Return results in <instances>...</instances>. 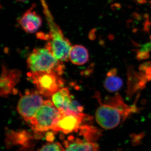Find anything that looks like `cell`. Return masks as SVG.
I'll use <instances>...</instances> for the list:
<instances>
[{"label":"cell","mask_w":151,"mask_h":151,"mask_svg":"<svg viewBox=\"0 0 151 151\" xmlns=\"http://www.w3.org/2000/svg\"><path fill=\"white\" fill-rule=\"evenodd\" d=\"M30 72H54L60 76L64 73L63 63L58 60L47 49L33 50L27 59Z\"/></svg>","instance_id":"obj_1"},{"label":"cell","mask_w":151,"mask_h":151,"mask_svg":"<svg viewBox=\"0 0 151 151\" xmlns=\"http://www.w3.org/2000/svg\"><path fill=\"white\" fill-rule=\"evenodd\" d=\"M61 115L52 101L45 100L29 123L33 131L36 134H40L52 130Z\"/></svg>","instance_id":"obj_2"},{"label":"cell","mask_w":151,"mask_h":151,"mask_svg":"<svg viewBox=\"0 0 151 151\" xmlns=\"http://www.w3.org/2000/svg\"><path fill=\"white\" fill-rule=\"evenodd\" d=\"M51 24L50 31L47 34L48 42L45 44V47L58 60L66 62L69 60V53L72 46L59 27L55 24Z\"/></svg>","instance_id":"obj_3"},{"label":"cell","mask_w":151,"mask_h":151,"mask_svg":"<svg viewBox=\"0 0 151 151\" xmlns=\"http://www.w3.org/2000/svg\"><path fill=\"white\" fill-rule=\"evenodd\" d=\"M27 75L38 92L44 97H51L64 85L60 76L54 72H29Z\"/></svg>","instance_id":"obj_4"},{"label":"cell","mask_w":151,"mask_h":151,"mask_svg":"<svg viewBox=\"0 0 151 151\" xmlns=\"http://www.w3.org/2000/svg\"><path fill=\"white\" fill-rule=\"evenodd\" d=\"M100 106L95 113V119L100 127L105 129H111L118 127L126 119L121 111L112 105L103 103L97 94Z\"/></svg>","instance_id":"obj_5"},{"label":"cell","mask_w":151,"mask_h":151,"mask_svg":"<svg viewBox=\"0 0 151 151\" xmlns=\"http://www.w3.org/2000/svg\"><path fill=\"white\" fill-rule=\"evenodd\" d=\"M44 101L37 91L27 90L19 100L17 110L25 121L29 123Z\"/></svg>","instance_id":"obj_6"},{"label":"cell","mask_w":151,"mask_h":151,"mask_svg":"<svg viewBox=\"0 0 151 151\" xmlns=\"http://www.w3.org/2000/svg\"><path fill=\"white\" fill-rule=\"evenodd\" d=\"M90 116L85 115L76 114L68 110L61 115V117L52 129L55 132H62L65 134L78 132L84 121L91 120Z\"/></svg>","instance_id":"obj_7"},{"label":"cell","mask_w":151,"mask_h":151,"mask_svg":"<svg viewBox=\"0 0 151 151\" xmlns=\"http://www.w3.org/2000/svg\"><path fill=\"white\" fill-rule=\"evenodd\" d=\"M35 4H33L17 20L22 29L28 33L36 32L42 25V18L35 10Z\"/></svg>","instance_id":"obj_8"},{"label":"cell","mask_w":151,"mask_h":151,"mask_svg":"<svg viewBox=\"0 0 151 151\" xmlns=\"http://www.w3.org/2000/svg\"><path fill=\"white\" fill-rule=\"evenodd\" d=\"M20 70L9 69L5 65L2 66L1 78V95L6 97L14 91V88L20 80Z\"/></svg>","instance_id":"obj_9"},{"label":"cell","mask_w":151,"mask_h":151,"mask_svg":"<svg viewBox=\"0 0 151 151\" xmlns=\"http://www.w3.org/2000/svg\"><path fill=\"white\" fill-rule=\"evenodd\" d=\"M65 151H99L97 143L70 136L63 145Z\"/></svg>","instance_id":"obj_10"},{"label":"cell","mask_w":151,"mask_h":151,"mask_svg":"<svg viewBox=\"0 0 151 151\" xmlns=\"http://www.w3.org/2000/svg\"><path fill=\"white\" fill-rule=\"evenodd\" d=\"M104 103L112 105L119 109L123 113L125 119L131 114L136 113L138 111V108L136 107V105L129 106L125 103L122 96L119 93H117L114 96L106 97L104 100Z\"/></svg>","instance_id":"obj_11"},{"label":"cell","mask_w":151,"mask_h":151,"mask_svg":"<svg viewBox=\"0 0 151 151\" xmlns=\"http://www.w3.org/2000/svg\"><path fill=\"white\" fill-rule=\"evenodd\" d=\"M52 101L61 114L68 110L72 100L70 92L66 88H62L51 96Z\"/></svg>","instance_id":"obj_12"},{"label":"cell","mask_w":151,"mask_h":151,"mask_svg":"<svg viewBox=\"0 0 151 151\" xmlns=\"http://www.w3.org/2000/svg\"><path fill=\"white\" fill-rule=\"evenodd\" d=\"M128 73V94L129 95H133L138 89H142L145 87L148 80L146 77L145 73L144 72L137 73L134 70H129Z\"/></svg>","instance_id":"obj_13"},{"label":"cell","mask_w":151,"mask_h":151,"mask_svg":"<svg viewBox=\"0 0 151 151\" xmlns=\"http://www.w3.org/2000/svg\"><path fill=\"white\" fill-rule=\"evenodd\" d=\"M89 52L86 47L79 45L72 46L69 53V60L76 65H82L88 61Z\"/></svg>","instance_id":"obj_14"},{"label":"cell","mask_w":151,"mask_h":151,"mask_svg":"<svg viewBox=\"0 0 151 151\" xmlns=\"http://www.w3.org/2000/svg\"><path fill=\"white\" fill-rule=\"evenodd\" d=\"M116 75H107L104 81V87L110 92L118 91L123 86V82L122 78Z\"/></svg>","instance_id":"obj_15"},{"label":"cell","mask_w":151,"mask_h":151,"mask_svg":"<svg viewBox=\"0 0 151 151\" xmlns=\"http://www.w3.org/2000/svg\"><path fill=\"white\" fill-rule=\"evenodd\" d=\"M78 131L84 139L91 142H94L101 134L100 130L97 128L86 124L81 125Z\"/></svg>","instance_id":"obj_16"},{"label":"cell","mask_w":151,"mask_h":151,"mask_svg":"<svg viewBox=\"0 0 151 151\" xmlns=\"http://www.w3.org/2000/svg\"><path fill=\"white\" fill-rule=\"evenodd\" d=\"M37 151H65V149L59 142H50L42 146Z\"/></svg>","instance_id":"obj_17"},{"label":"cell","mask_w":151,"mask_h":151,"mask_svg":"<svg viewBox=\"0 0 151 151\" xmlns=\"http://www.w3.org/2000/svg\"><path fill=\"white\" fill-rule=\"evenodd\" d=\"M68 110L78 115L83 114L84 108L78 101L72 100L68 107Z\"/></svg>","instance_id":"obj_18"},{"label":"cell","mask_w":151,"mask_h":151,"mask_svg":"<svg viewBox=\"0 0 151 151\" xmlns=\"http://www.w3.org/2000/svg\"><path fill=\"white\" fill-rule=\"evenodd\" d=\"M150 57L149 52L138 51L137 55V58L138 60H144L148 59Z\"/></svg>","instance_id":"obj_19"},{"label":"cell","mask_w":151,"mask_h":151,"mask_svg":"<svg viewBox=\"0 0 151 151\" xmlns=\"http://www.w3.org/2000/svg\"><path fill=\"white\" fill-rule=\"evenodd\" d=\"M151 50V42L149 43L145 44L142 45H141L138 51L145 52H149Z\"/></svg>","instance_id":"obj_20"},{"label":"cell","mask_w":151,"mask_h":151,"mask_svg":"<svg viewBox=\"0 0 151 151\" xmlns=\"http://www.w3.org/2000/svg\"><path fill=\"white\" fill-rule=\"evenodd\" d=\"M151 67V63L150 62H147L143 63L139 67V69L141 71L146 72L148 69Z\"/></svg>","instance_id":"obj_21"},{"label":"cell","mask_w":151,"mask_h":151,"mask_svg":"<svg viewBox=\"0 0 151 151\" xmlns=\"http://www.w3.org/2000/svg\"><path fill=\"white\" fill-rule=\"evenodd\" d=\"M17 1L20 2H25L28 1L29 0H16Z\"/></svg>","instance_id":"obj_22"}]
</instances>
